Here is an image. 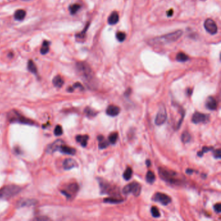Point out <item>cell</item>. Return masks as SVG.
<instances>
[{
  "mask_svg": "<svg viewBox=\"0 0 221 221\" xmlns=\"http://www.w3.org/2000/svg\"><path fill=\"white\" fill-rule=\"evenodd\" d=\"M212 149V147H204L202 148V152H198V156H202V155L204 153H207V152L211 150Z\"/></svg>",
  "mask_w": 221,
  "mask_h": 221,
  "instance_id": "37",
  "label": "cell"
},
{
  "mask_svg": "<svg viewBox=\"0 0 221 221\" xmlns=\"http://www.w3.org/2000/svg\"><path fill=\"white\" fill-rule=\"evenodd\" d=\"M77 69L82 78L87 82H90L93 79V73L89 65L83 62L77 64Z\"/></svg>",
  "mask_w": 221,
  "mask_h": 221,
  "instance_id": "4",
  "label": "cell"
},
{
  "mask_svg": "<svg viewBox=\"0 0 221 221\" xmlns=\"http://www.w3.org/2000/svg\"><path fill=\"white\" fill-rule=\"evenodd\" d=\"M77 167V163L73 159L67 158L63 162V167L65 170H70L72 168Z\"/></svg>",
  "mask_w": 221,
  "mask_h": 221,
  "instance_id": "15",
  "label": "cell"
},
{
  "mask_svg": "<svg viewBox=\"0 0 221 221\" xmlns=\"http://www.w3.org/2000/svg\"><path fill=\"white\" fill-rule=\"evenodd\" d=\"M210 119V115L200 112H195L192 117V121L195 124L200 123H207Z\"/></svg>",
  "mask_w": 221,
  "mask_h": 221,
  "instance_id": "10",
  "label": "cell"
},
{
  "mask_svg": "<svg viewBox=\"0 0 221 221\" xmlns=\"http://www.w3.org/2000/svg\"><path fill=\"white\" fill-rule=\"evenodd\" d=\"M78 190H79V186L75 183L71 184L68 185L67 191H62V193L65 194L68 198H70L71 197V193H76Z\"/></svg>",
  "mask_w": 221,
  "mask_h": 221,
  "instance_id": "13",
  "label": "cell"
},
{
  "mask_svg": "<svg viewBox=\"0 0 221 221\" xmlns=\"http://www.w3.org/2000/svg\"><path fill=\"white\" fill-rule=\"evenodd\" d=\"M37 204V201L34 199H21L18 203H17V207H29L36 205Z\"/></svg>",
  "mask_w": 221,
  "mask_h": 221,
  "instance_id": "12",
  "label": "cell"
},
{
  "mask_svg": "<svg viewBox=\"0 0 221 221\" xmlns=\"http://www.w3.org/2000/svg\"><path fill=\"white\" fill-rule=\"evenodd\" d=\"M123 201L121 199H119L118 198H115L114 197H112L109 198H106L104 199V202L110 203V204H119Z\"/></svg>",
  "mask_w": 221,
  "mask_h": 221,
  "instance_id": "29",
  "label": "cell"
},
{
  "mask_svg": "<svg viewBox=\"0 0 221 221\" xmlns=\"http://www.w3.org/2000/svg\"><path fill=\"white\" fill-rule=\"evenodd\" d=\"M154 200L161 203L163 206H167L171 201V198L167 195L166 194L162 193H157L154 194L153 197Z\"/></svg>",
  "mask_w": 221,
  "mask_h": 221,
  "instance_id": "9",
  "label": "cell"
},
{
  "mask_svg": "<svg viewBox=\"0 0 221 221\" xmlns=\"http://www.w3.org/2000/svg\"><path fill=\"white\" fill-rule=\"evenodd\" d=\"M119 21V14L118 13L114 11L111 13L108 18V23L110 25H115Z\"/></svg>",
  "mask_w": 221,
  "mask_h": 221,
  "instance_id": "18",
  "label": "cell"
},
{
  "mask_svg": "<svg viewBox=\"0 0 221 221\" xmlns=\"http://www.w3.org/2000/svg\"><path fill=\"white\" fill-rule=\"evenodd\" d=\"M118 134L117 132H112L111 133L109 136H108V140L112 144H115L117 140H118Z\"/></svg>",
  "mask_w": 221,
  "mask_h": 221,
  "instance_id": "31",
  "label": "cell"
},
{
  "mask_svg": "<svg viewBox=\"0 0 221 221\" xmlns=\"http://www.w3.org/2000/svg\"><path fill=\"white\" fill-rule=\"evenodd\" d=\"M80 88L81 89H83V87H82V86L81 85V84H80L79 82H77V83L74 84V85L73 86V88Z\"/></svg>",
  "mask_w": 221,
  "mask_h": 221,
  "instance_id": "40",
  "label": "cell"
},
{
  "mask_svg": "<svg viewBox=\"0 0 221 221\" xmlns=\"http://www.w3.org/2000/svg\"><path fill=\"white\" fill-rule=\"evenodd\" d=\"M206 106L210 110H215L217 108V102L213 97H209L206 102Z\"/></svg>",
  "mask_w": 221,
  "mask_h": 221,
  "instance_id": "16",
  "label": "cell"
},
{
  "mask_svg": "<svg viewBox=\"0 0 221 221\" xmlns=\"http://www.w3.org/2000/svg\"><path fill=\"white\" fill-rule=\"evenodd\" d=\"M26 15V12L24 10H21V9H19L17 10L14 14V17L15 20H18V21H21L23 20Z\"/></svg>",
  "mask_w": 221,
  "mask_h": 221,
  "instance_id": "20",
  "label": "cell"
},
{
  "mask_svg": "<svg viewBox=\"0 0 221 221\" xmlns=\"http://www.w3.org/2000/svg\"><path fill=\"white\" fill-rule=\"evenodd\" d=\"M97 140L99 141V149H104L106 148L108 146V142L105 140V137L102 135H99L97 137Z\"/></svg>",
  "mask_w": 221,
  "mask_h": 221,
  "instance_id": "21",
  "label": "cell"
},
{
  "mask_svg": "<svg viewBox=\"0 0 221 221\" xmlns=\"http://www.w3.org/2000/svg\"><path fill=\"white\" fill-rule=\"evenodd\" d=\"M158 172L162 178L169 183L176 184L180 182V180L177 178L178 174L175 171L159 167L158 169Z\"/></svg>",
  "mask_w": 221,
  "mask_h": 221,
  "instance_id": "3",
  "label": "cell"
},
{
  "mask_svg": "<svg viewBox=\"0 0 221 221\" xmlns=\"http://www.w3.org/2000/svg\"><path fill=\"white\" fill-rule=\"evenodd\" d=\"M155 179H156V176L153 172H152L151 171H149L147 172L146 180H147V182H149L150 184H153L155 181Z\"/></svg>",
  "mask_w": 221,
  "mask_h": 221,
  "instance_id": "26",
  "label": "cell"
},
{
  "mask_svg": "<svg viewBox=\"0 0 221 221\" xmlns=\"http://www.w3.org/2000/svg\"><path fill=\"white\" fill-rule=\"evenodd\" d=\"M36 220H49V219L48 218H43V217H42V218H36Z\"/></svg>",
  "mask_w": 221,
  "mask_h": 221,
  "instance_id": "44",
  "label": "cell"
},
{
  "mask_svg": "<svg viewBox=\"0 0 221 221\" xmlns=\"http://www.w3.org/2000/svg\"><path fill=\"white\" fill-rule=\"evenodd\" d=\"M59 151L60 152V153H62L63 154H70V155H74L76 153V150L74 148H72V147L64 145V144L60 147Z\"/></svg>",
  "mask_w": 221,
  "mask_h": 221,
  "instance_id": "17",
  "label": "cell"
},
{
  "mask_svg": "<svg viewBox=\"0 0 221 221\" xmlns=\"http://www.w3.org/2000/svg\"><path fill=\"white\" fill-rule=\"evenodd\" d=\"M120 112V108L118 106L115 105H110L106 108V113L108 115L111 117L117 116Z\"/></svg>",
  "mask_w": 221,
  "mask_h": 221,
  "instance_id": "14",
  "label": "cell"
},
{
  "mask_svg": "<svg viewBox=\"0 0 221 221\" xmlns=\"http://www.w3.org/2000/svg\"><path fill=\"white\" fill-rule=\"evenodd\" d=\"M167 115L166 108L162 106L160 107L158 114L156 115L155 119V123L156 125H163L167 119Z\"/></svg>",
  "mask_w": 221,
  "mask_h": 221,
  "instance_id": "7",
  "label": "cell"
},
{
  "mask_svg": "<svg viewBox=\"0 0 221 221\" xmlns=\"http://www.w3.org/2000/svg\"><path fill=\"white\" fill-rule=\"evenodd\" d=\"M182 35V31L178 30L176 31L165 34L163 36L153 38L149 40V43L151 45H161L175 42Z\"/></svg>",
  "mask_w": 221,
  "mask_h": 221,
  "instance_id": "1",
  "label": "cell"
},
{
  "mask_svg": "<svg viewBox=\"0 0 221 221\" xmlns=\"http://www.w3.org/2000/svg\"><path fill=\"white\" fill-rule=\"evenodd\" d=\"M141 191V185L140 184L133 182L125 185L123 189V193L125 194H128L129 193H133L135 197L140 196Z\"/></svg>",
  "mask_w": 221,
  "mask_h": 221,
  "instance_id": "6",
  "label": "cell"
},
{
  "mask_svg": "<svg viewBox=\"0 0 221 221\" xmlns=\"http://www.w3.org/2000/svg\"><path fill=\"white\" fill-rule=\"evenodd\" d=\"M49 45L50 43L48 41H44L40 49V53L42 55H46L48 53L49 51Z\"/></svg>",
  "mask_w": 221,
  "mask_h": 221,
  "instance_id": "24",
  "label": "cell"
},
{
  "mask_svg": "<svg viewBox=\"0 0 221 221\" xmlns=\"http://www.w3.org/2000/svg\"><path fill=\"white\" fill-rule=\"evenodd\" d=\"M193 172L194 171L193 169H188L186 170V173L189 175H191Z\"/></svg>",
  "mask_w": 221,
  "mask_h": 221,
  "instance_id": "42",
  "label": "cell"
},
{
  "mask_svg": "<svg viewBox=\"0 0 221 221\" xmlns=\"http://www.w3.org/2000/svg\"><path fill=\"white\" fill-rule=\"evenodd\" d=\"M132 169L131 167H127L126 170L123 173V178L125 180H128L132 178Z\"/></svg>",
  "mask_w": 221,
  "mask_h": 221,
  "instance_id": "28",
  "label": "cell"
},
{
  "mask_svg": "<svg viewBox=\"0 0 221 221\" xmlns=\"http://www.w3.org/2000/svg\"><path fill=\"white\" fill-rule=\"evenodd\" d=\"M214 210L216 212V213H220L221 211V205L220 203H217V204H215Z\"/></svg>",
  "mask_w": 221,
  "mask_h": 221,
  "instance_id": "39",
  "label": "cell"
},
{
  "mask_svg": "<svg viewBox=\"0 0 221 221\" xmlns=\"http://www.w3.org/2000/svg\"><path fill=\"white\" fill-rule=\"evenodd\" d=\"M81 5L79 4H73V5H70V7H69V10H70V12L71 14H75L76 13L79 11V9L81 8Z\"/></svg>",
  "mask_w": 221,
  "mask_h": 221,
  "instance_id": "30",
  "label": "cell"
},
{
  "mask_svg": "<svg viewBox=\"0 0 221 221\" xmlns=\"http://www.w3.org/2000/svg\"><path fill=\"white\" fill-rule=\"evenodd\" d=\"M188 93H189V95H191V93H192V90L189 89V90H188Z\"/></svg>",
  "mask_w": 221,
  "mask_h": 221,
  "instance_id": "45",
  "label": "cell"
},
{
  "mask_svg": "<svg viewBox=\"0 0 221 221\" xmlns=\"http://www.w3.org/2000/svg\"><path fill=\"white\" fill-rule=\"evenodd\" d=\"M176 60L178 62H184L187 61V60H189V57L186 54L182 53V52H180V53H178L177 54Z\"/></svg>",
  "mask_w": 221,
  "mask_h": 221,
  "instance_id": "25",
  "label": "cell"
},
{
  "mask_svg": "<svg viewBox=\"0 0 221 221\" xmlns=\"http://www.w3.org/2000/svg\"><path fill=\"white\" fill-rule=\"evenodd\" d=\"M54 134H55V135L57 136H61L63 134V130L60 125H57V126H56L54 130Z\"/></svg>",
  "mask_w": 221,
  "mask_h": 221,
  "instance_id": "35",
  "label": "cell"
},
{
  "mask_svg": "<svg viewBox=\"0 0 221 221\" xmlns=\"http://www.w3.org/2000/svg\"><path fill=\"white\" fill-rule=\"evenodd\" d=\"M151 213H152V215H153L154 217L155 218H158L159 216L160 215V213H159V211L157 207L156 206H153L151 208Z\"/></svg>",
  "mask_w": 221,
  "mask_h": 221,
  "instance_id": "34",
  "label": "cell"
},
{
  "mask_svg": "<svg viewBox=\"0 0 221 221\" xmlns=\"http://www.w3.org/2000/svg\"><path fill=\"white\" fill-rule=\"evenodd\" d=\"M88 139L89 136L88 135H78L76 137L77 141L80 143V144L84 147L87 145Z\"/></svg>",
  "mask_w": 221,
  "mask_h": 221,
  "instance_id": "19",
  "label": "cell"
},
{
  "mask_svg": "<svg viewBox=\"0 0 221 221\" xmlns=\"http://www.w3.org/2000/svg\"><path fill=\"white\" fill-rule=\"evenodd\" d=\"M204 27L207 32L211 34H215L218 31L217 25L213 20L210 18L207 19L204 21Z\"/></svg>",
  "mask_w": 221,
  "mask_h": 221,
  "instance_id": "8",
  "label": "cell"
},
{
  "mask_svg": "<svg viewBox=\"0 0 221 221\" xmlns=\"http://www.w3.org/2000/svg\"><path fill=\"white\" fill-rule=\"evenodd\" d=\"M213 156H214V157L216 159H220L221 158V151H220V149H216V150H215L214 153H213Z\"/></svg>",
  "mask_w": 221,
  "mask_h": 221,
  "instance_id": "38",
  "label": "cell"
},
{
  "mask_svg": "<svg viewBox=\"0 0 221 221\" xmlns=\"http://www.w3.org/2000/svg\"><path fill=\"white\" fill-rule=\"evenodd\" d=\"M84 113L88 117H90V118H93V117L97 115V112L93 109H92V108H91L90 107H86L84 109Z\"/></svg>",
  "mask_w": 221,
  "mask_h": 221,
  "instance_id": "27",
  "label": "cell"
},
{
  "mask_svg": "<svg viewBox=\"0 0 221 221\" xmlns=\"http://www.w3.org/2000/svg\"><path fill=\"white\" fill-rule=\"evenodd\" d=\"M8 118L11 123H18L25 125H34V122L29 119L25 118V117L20 115L17 112H11L8 115Z\"/></svg>",
  "mask_w": 221,
  "mask_h": 221,
  "instance_id": "5",
  "label": "cell"
},
{
  "mask_svg": "<svg viewBox=\"0 0 221 221\" xmlns=\"http://www.w3.org/2000/svg\"><path fill=\"white\" fill-rule=\"evenodd\" d=\"M173 13H174V12H173V10L172 9H170V10L167 11V15L168 17H170V16H172Z\"/></svg>",
  "mask_w": 221,
  "mask_h": 221,
  "instance_id": "41",
  "label": "cell"
},
{
  "mask_svg": "<svg viewBox=\"0 0 221 221\" xmlns=\"http://www.w3.org/2000/svg\"><path fill=\"white\" fill-rule=\"evenodd\" d=\"M27 69L30 72L33 73V74H37V68L36 64L33 62V60H29L27 64Z\"/></svg>",
  "mask_w": 221,
  "mask_h": 221,
  "instance_id": "23",
  "label": "cell"
},
{
  "mask_svg": "<svg viewBox=\"0 0 221 221\" xmlns=\"http://www.w3.org/2000/svg\"><path fill=\"white\" fill-rule=\"evenodd\" d=\"M116 38L118 39V40L119 42H122L125 40V38H126V34L123 32H121V31L117 33Z\"/></svg>",
  "mask_w": 221,
  "mask_h": 221,
  "instance_id": "33",
  "label": "cell"
},
{
  "mask_svg": "<svg viewBox=\"0 0 221 221\" xmlns=\"http://www.w3.org/2000/svg\"><path fill=\"white\" fill-rule=\"evenodd\" d=\"M89 25H90V23H88L87 25H86V27H85L83 31H82L81 33L77 34V35H76L77 38H84V36H85L86 32V31H87V29H88Z\"/></svg>",
  "mask_w": 221,
  "mask_h": 221,
  "instance_id": "36",
  "label": "cell"
},
{
  "mask_svg": "<svg viewBox=\"0 0 221 221\" xmlns=\"http://www.w3.org/2000/svg\"><path fill=\"white\" fill-rule=\"evenodd\" d=\"M64 144V142L61 140H57L51 144L47 147V152L48 153H53L54 152L59 150L60 147Z\"/></svg>",
  "mask_w": 221,
  "mask_h": 221,
  "instance_id": "11",
  "label": "cell"
},
{
  "mask_svg": "<svg viewBox=\"0 0 221 221\" xmlns=\"http://www.w3.org/2000/svg\"><path fill=\"white\" fill-rule=\"evenodd\" d=\"M53 84L57 88H61L64 84V80L60 75H57L53 79Z\"/></svg>",
  "mask_w": 221,
  "mask_h": 221,
  "instance_id": "22",
  "label": "cell"
},
{
  "mask_svg": "<svg viewBox=\"0 0 221 221\" xmlns=\"http://www.w3.org/2000/svg\"><path fill=\"white\" fill-rule=\"evenodd\" d=\"M21 191V187L15 185H8L0 189V200H5L16 195Z\"/></svg>",
  "mask_w": 221,
  "mask_h": 221,
  "instance_id": "2",
  "label": "cell"
},
{
  "mask_svg": "<svg viewBox=\"0 0 221 221\" xmlns=\"http://www.w3.org/2000/svg\"><path fill=\"white\" fill-rule=\"evenodd\" d=\"M146 164H147V167H150V159H147Z\"/></svg>",
  "mask_w": 221,
  "mask_h": 221,
  "instance_id": "43",
  "label": "cell"
},
{
  "mask_svg": "<svg viewBox=\"0 0 221 221\" xmlns=\"http://www.w3.org/2000/svg\"><path fill=\"white\" fill-rule=\"evenodd\" d=\"M191 135L188 132H184L182 135V141L184 144H187L191 140Z\"/></svg>",
  "mask_w": 221,
  "mask_h": 221,
  "instance_id": "32",
  "label": "cell"
}]
</instances>
